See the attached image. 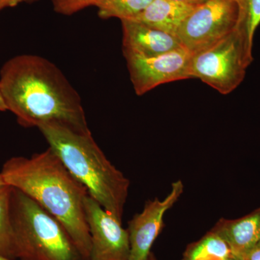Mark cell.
Segmentation results:
<instances>
[{"mask_svg": "<svg viewBox=\"0 0 260 260\" xmlns=\"http://www.w3.org/2000/svg\"><path fill=\"white\" fill-rule=\"evenodd\" d=\"M124 55L137 95H143L162 84L191 78L192 54L184 47L153 57L129 53Z\"/></svg>", "mask_w": 260, "mask_h": 260, "instance_id": "52a82bcc", "label": "cell"}, {"mask_svg": "<svg viewBox=\"0 0 260 260\" xmlns=\"http://www.w3.org/2000/svg\"><path fill=\"white\" fill-rule=\"evenodd\" d=\"M32 1V0H25V2Z\"/></svg>", "mask_w": 260, "mask_h": 260, "instance_id": "484cf974", "label": "cell"}, {"mask_svg": "<svg viewBox=\"0 0 260 260\" xmlns=\"http://www.w3.org/2000/svg\"><path fill=\"white\" fill-rule=\"evenodd\" d=\"M148 260H158L157 259L156 256H155V254H153V252L150 253V256H149Z\"/></svg>", "mask_w": 260, "mask_h": 260, "instance_id": "7402d4cb", "label": "cell"}, {"mask_svg": "<svg viewBox=\"0 0 260 260\" xmlns=\"http://www.w3.org/2000/svg\"><path fill=\"white\" fill-rule=\"evenodd\" d=\"M233 256L230 247L216 233L210 231L188 246L183 260H225Z\"/></svg>", "mask_w": 260, "mask_h": 260, "instance_id": "4fadbf2b", "label": "cell"}, {"mask_svg": "<svg viewBox=\"0 0 260 260\" xmlns=\"http://www.w3.org/2000/svg\"><path fill=\"white\" fill-rule=\"evenodd\" d=\"M23 2H25V0H0V11L5 8L17 6Z\"/></svg>", "mask_w": 260, "mask_h": 260, "instance_id": "d6986e66", "label": "cell"}, {"mask_svg": "<svg viewBox=\"0 0 260 260\" xmlns=\"http://www.w3.org/2000/svg\"><path fill=\"white\" fill-rule=\"evenodd\" d=\"M13 186H0V255L11 260L17 259L14 235L10 218V198Z\"/></svg>", "mask_w": 260, "mask_h": 260, "instance_id": "5bb4252c", "label": "cell"}, {"mask_svg": "<svg viewBox=\"0 0 260 260\" xmlns=\"http://www.w3.org/2000/svg\"><path fill=\"white\" fill-rule=\"evenodd\" d=\"M153 0H99L95 7L103 19L130 20L136 18Z\"/></svg>", "mask_w": 260, "mask_h": 260, "instance_id": "2e32d148", "label": "cell"}, {"mask_svg": "<svg viewBox=\"0 0 260 260\" xmlns=\"http://www.w3.org/2000/svg\"><path fill=\"white\" fill-rule=\"evenodd\" d=\"M0 174L5 184L23 191L64 226L85 260L90 235L85 210L88 189L67 169L50 148L30 158L13 157Z\"/></svg>", "mask_w": 260, "mask_h": 260, "instance_id": "7a4b0ae2", "label": "cell"}, {"mask_svg": "<svg viewBox=\"0 0 260 260\" xmlns=\"http://www.w3.org/2000/svg\"><path fill=\"white\" fill-rule=\"evenodd\" d=\"M0 260H11L8 259V258L4 257V256L0 255Z\"/></svg>", "mask_w": 260, "mask_h": 260, "instance_id": "d4e9b609", "label": "cell"}, {"mask_svg": "<svg viewBox=\"0 0 260 260\" xmlns=\"http://www.w3.org/2000/svg\"><path fill=\"white\" fill-rule=\"evenodd\" d=\"M0 90L20 125L38 128L55 122L81 133L90 131L80 95L46 58L23 54L6 61L0 70Z\"/></svg>", "mask_w": 260, "mask_h": 260, "instance_id": "6da1fadb", "label": "cell"}, {"mask_svg": "<svg viewBox=\"0 0 260 260\" xmlns=\"http://www.w3.org/2000/svg\"><path fill=\"white\" fill-rule=\"evenodd\" d=\"M38 129L67 169L87 188L89 194L122 223L129 179L109 160L90 131L81 133L55 122L41 124Z\"/></svg>", "mask_w": 260, "mask_h": 260, "instance_id": "3957f363", "label": "cell"}, {"mask_svg": "<svg viewBox=\"0 0 260 260\" xmlns=\"http://www.w3.org/2000/svg\"><path fill=\"white\" fill-rule=\"evenodd\" d=\"M184 184L178 180L172 184L170 192L164 200L155 198L145 203L141 213L129 222V260H148L154 242L164 226L168 210L176 204L184 191Z\"/></svg>", "mask_w": 260, "mask_h": 260, "instance_id": "9c48e42d", "label": "cell"}, {"mask_svg": "<svg viewBox=\"0 0 260 260\" xmlns=\"http://www.w3.org/2000/svg\"><path fill=\"white\" fill-rule=\"evenodd\" d=\"M225 260H237V259H236V258L234 257V256H231V257L228 258V259H225Z\"/></svg>", "mask_w": 260, "mask_h": 260, "instance_id": "cb8c5ba5", "label": "cell"}, {"mask_svg": "<svg viewBox=\"0 0 260 260\" xmlns=\"http://www.w3.org/2000/svg\"><path fill=\"white\" fill-rule=\"evenodd\" d=\"M211 231L225 240L233 256L239 255L260 242V208L242 218L220 219Z\"/></svg>", "mask_w": 260, "mask_h": 260, "instance_id": "8fae6325", "label": "cell"}, {"mask_svg": "<svg viewBox=\"0 0 260 260\" xmlns=\"http://www.w3.org/2000/svg\"><path fill=\"white\" fill-rule=\"evenodd\" d=\"M10 208L17 259L85 260L64 226L14 187Z\"/></svg>", "mask_w": 260, "mask_h": 260, "instance_id": "277c9868", "label": "cell"}, {"mask_svg": "<svg viewBox=\"0 0 260 260\" xmlns=\"http://www.w3.org/2000/svg\"><path fill=\"white\" fill-rule=\"evenodd\" d=\"M5 111H8V108H7L4 99L2 95L1 90H0V112H5Z\"/></svg>", "mask_w": 260, "mask_h": 260, "instance_id": "44dd1931", "label": "cell"}, {"mask_svg": "<svg viewBox=\"0 0 260 260\" xmlns=\"http://www.w3.org/2000/svg\"><path fill=\"white\" fill-rule=\"evenodd\" d=\"M172 1L178 2V3H184V4L198 6L202 3H204L206 0H172Z\"/></svg>", "mask_w": 260, "mask_h": 260, "instance_id": "ffe728a7", "label": "cell"}, {"mask_svg": "<svg viewBox=\"0 0 260 260\" xmlns=\"http://www.w3.org/2000/svg\"><path fill=\"white\" fill-rule=\"evenodd\" d=\"M85 210L91 244L89 260H129V234L122 223L89 194L85 198Z\"/></svg>", "mask_w": 260, "mask_h": 260, "instance_id": "ba28073f", "label": "cell"}, {"mask_svg": "<svg viewBox=\"0 0 260 260\" xmlns=\"http://www.w3.org/2000/svg\"><path fill=\"white\" fill-rule=\"evenodd\" d=\"M121 22L124 53L149 58L183 47L178 38L172 34L134 20Z\"/></svg>", "mask_w": 260, "mask_h": 260, "instance_id": "30bf717a", "label": "cell"}, {"mask_svg": "<svg viewBox=\"0 0 260 260\" xmlns=\"http://www.w3.org/2000/svg\"><path fill=\"white\" fill-rule=\"evenodd\" d=\"M237 0H206L195 7L176 37L191 54L216 44L237 28Z\"/></svg>", "mask_w": 260, "mask_h": 260, "instance_id": "8992f818", "label": "cell"}, {"mask_svg": "<svg viewBox=\"0 0 260 260\" xmlns=\"http://www.w3.org/2000/svg\"><path fill=\"white\" fill-rule=\"evenodd\" d=\"M234 256L237 260H260V242L245 252Z\"/></svg>", "mask_w": 260, "mask_h": 260, "instance_id": "ac0fdd59", "label": "cell"}, {"mask_svg": "<svg viewBox=\"0 0 260 260\" xmlns=\"http://www.w3.org/2000/svg\"><path fill=\"white\" fill-rule=\"evenodd\" d=\"M239 20L237 30L248 52L252 54L254 32L260 24V0H237Z\"/></svg>", "mask_w": 260, "mask_h": 260, "instance_id": "9a60e30c", "label": "cell"}, {"mask_svg": "<svg viewBox=\"0 0 260 260\" xmlns=\"http://www.w3.org/2000/svg\"><path fill=\"white\" fill-rule=\"evenodd\" d=\"M195 6L172 0H153L134 21L176 36Z\"/></svg>", "mask_w": 260, "mask_h": 260, "instance_id": "7c38bea8", "label": "cell"}, {"mask_svg": "<svg viewBox=\"0 0 260 260\" xmlns=\"http://www.w3.org/2000/svg\"><path fill=\"white\" fill-rule=\"evenodd\" d=\"M99 0H51L56 13L71 15L89 6H95Z\"/></svg>", "mask_w": 260, "mask_h": 260, "instance_id": "e0dca14e", "label": "cell"}, {"mask_svg": "<svg viewBox=\"0 0 260 260\" xmlns=\"http://www.w3.org/2000/svg\"><path fill=\"white\" fill-rule=\"evenodd\" d=\"M5 184H5L4 179H3V176H2V174H0V186L5 185Z\"/></svg>", "mask_w": 260, "mask_h": 260, "instance_id": "603a6c76", "label": "cell"}, {"mask_svg": "<svg viewBox=\"0 0 260 260\" xmlns=\"http://www.w3.org/2000/svg\"><path fill=\"white\" fill-rule=\"evenodd\" d=\"M252 60V54L246 50L235 30L220 42L191 55V78H198L227 95L242 83Z\"/></svg>", "mask_w": 260, "mask_h": 260, "instance_id": "5b68a950", "label": "cell"}]
</instances>
